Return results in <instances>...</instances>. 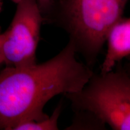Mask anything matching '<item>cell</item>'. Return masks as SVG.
Instances as JSON below:
<instances>
[{"mask_svg":"<svg viewBox=\"0 0 130 130\" xmlns=\"http://www.w3.org/2000/svg\"><path fill=\"white\" fill-rule=\"evenodd\" d=\"M71 42L56 56L40 64L7 66L0 71V127L13 130L29 121L48 116L45 105L57 95L77 93L94 73L78 60Z\"/></svg>","mask_w":130,"mask_h":130,"instance_id":"1","label":"cell"},{"mask_svg":"<svg viewBox=\"0 0 130 130\" xmlns=\"http://www.w3.org/2000/svg\"><path fill=\"white\" fill-rule=\"evenodd\" d=\"M128 0H57L44 21L63 28L69 41L89 66L101 51L108 32L123 13Z\"/></svg>","mask_w":130,"mask_h":130,"instance_id":"2","label":"cell"},{"mask_svg":"<svg viewBox=\"0 0 130 130\" xmlns=\"http://www.w3.org/2000/svg\"><path fill=\"white\" fill-rule=\"evenodd\" d=\"M73 108L115 130H130V75L113 70L93 74L83 89L66 95Z\"/></svg>","mask_w":130,"mask_h":130,"instance_id":"3","label":"cell"},{"mask_svg":"<svg viewBox=\"0 0 130 130\" xmlns=\"http://www.w3.org/2000/svg\"><path fill=\"white\" fill-rule=\"evenodd\" d=\"M12 22L0 34V50L7 66L26 67L36 64L43 15L36 0H21Z\"/></svg>","mask_w":130,"mask_h":130,"instance_id":"4","label":"cell"},{"mask_svg":"<svg viewBox=\"0 0 130 130\" xmlns=\"http://www.w3.org/2000/svg\"><path fill=\"white\" fill-rule=\"evenodd\" d=\"M107 50L101 74L113 70L117 63L130 57V17H122L114 24L106 39Z\"/></svg>","mask_w":130,"mask_h":130,"instance_id":"5","label":"cell"},{"mask_svg":"<svg viewBox=\"0 0 130 130\" xmlns=\"http://www.w3.org/2000/svg\"><path fill=\"white\" fill-rule=\"evenodd\" d=\"M61 102L58 103L50 116L38 121H29L16 126L13 130H57L58 121L62 109Z\"/></svg>","mask_w":130,"mask_h":130,"instance_id":"6","label":"cell"},{"mask_svg":"<svg viewBox=\"0 0 130 130\" xmlns=\"http://www.w3.org/2000/svg\"><path fill=\"white\" fill-rule=\"evenodd\" d=\"M57 0H36L43 19L51 10L52 7Z\"/></svg>","mask_w":130,"mask_h":130,"instance_id":"7","label":"cell"},{"mask_svg":"<svg viewBox=\"0 0 130 130\" xmlns=\"http://www.w3.org/2000/svg\"><path fill=\"white\" fill-rule=\"evenodd\" d=\"M3 64H4V60H3L2 55H1V50H0V65Z\"/></svg>","mask_w":130,"mask_h":130,"instance_id":"8","label":"cell"},{"mask_svg":"<svg viewBox=\"0 0 130 130\" xmlns=\"http://www.w3.org/2000/svg\"><path fill=\"white\" fill-rule=\"evenodd\" d=\"M11 1H13V2L14 3H16V4H18V3L19 1H21V0H11Z\"/></svg>","mask_w":130,"mask_h":130,"instance_id":"9","label":"cell"},{"mask_svg":"<svg viewBox=\"0 0 130 130\" xmlns=\"http://www.w3.org/2000/svg\"><path fill=\"white\" fill-rule=\"evenodd\" d=\"M1 8H2V1H1V0H0V12H1Z\"/></svg>","mask_w":130,"mask_h":130,"instance_id":"10","label":"cell"},{"mask_svg":"<svg viewBox=\"0 0 130 130\" xmlns=\"http://www.w3.org/2000/svg\"><path fill=\"white\" fill-rule=\"evenodd\" d=\"M128 58H129V60H130V57H128ZM128 69H130V63H129V66H128Z\"/></svg>","mask_w":130,"mask_h":130,"instance_id":"11","label":"cell"},{"mask_svg":"<svg viewBox=\"0 0 130 130\" xmlns=\"http://www.w3.org/2000/svg\"><path fill=\"white\" fill-rule=\"evenodd\" d=\"M126 72H127L128 73V74H129L130 75V69H129V70H128V71H126Z\"/></svg>","mask_w":130,"mask_h":130,"instance_id":"12","label":"cell"},{"mask_svg":"<svg viewBox=\"0 0 130 130\" xmlns=\"http://www.w3.org/2000/svg\"><path fill=\"white\" fill-rule=\"evenodd\" d=\"M0 129H1V127H0Z\"/></svg>","mask_w":130,"mask_h":130,"instance_id":"13","label":"cell"}]
</instances>
